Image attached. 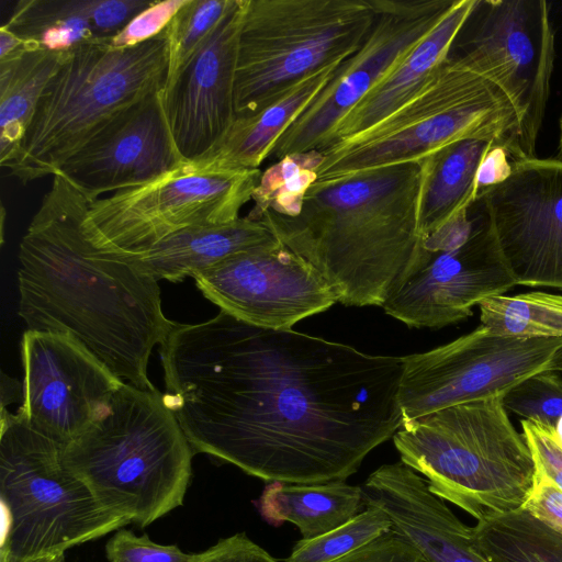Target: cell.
I'll list each match as a JSON object with an SVG mask.
<instances>
[{
	"mask_svg": "<svg viewBox=\"0 0 562 562\" xmlns=\"http://www.w3.org/2000/svg\"><path fill=\"white\" fill-rule=\"evenodd\" d=\"M167 406L194 452L268 483L346 481L404 423L403 357L223 311L160 346Z\"/></svg>",
	"mask_w": 562,
	"mask_h": 562,
	"instance_id": "6da1fadb",
	"label": "cell"
},
{
	"mask_svg": "<svg viewBox=\"0 0 562 562\" xmlns=\"http://www.w3.org/2000/svg\"><path fill=\"white\" fill-rule=\"evenodd\" d=\"M87 198L54 175L20 243L18 314L26 330L67 334L124 382L153 390L149 358L175 323L153 276L87 237Z\"/></svg>",
	"mask_w": 562,
	"mask_h": 562,
	"instance_id": "7a4b0ae2",
	"label": "cell"
},
{
	"mask_svg": "<svg viewBox=\"0 0 562 562\" xmlns=\"http://www.w3.org/2000/svg\"><path fill=\"white\" fill-rule=\"evenodd\" d=\"M423 166L407 161L315 182L299 215L258 221L314 266L347 306H382L422 240Z\"/></svg>",
	"mask_w": 562,
	"mask_h": 562,
	"instance_id": "3957f363",
	"label": "cell"
},
{
	"mask_svg": "<svg viewBox=\"0 0 562 562\" xmlns=\"http://www.w3.org/2000/svg\"><path fill=\"white\" fill-rule=\"evenodd\" d=\"M194 453L164 393L124 382L63 462L104 509L146 527L183 504Z\"/></svg>",
	"mask_w": 562,
	"mask_h": 562,
	"instance_id": "277c9868",
	"label": "cell"
},
{
	"mask_svg": "<svg viewBox=\"0 0 562 562\" xmlns=\"http://www.w3.org/2000/svg\"><path fill=\"white\" fill-rule=\"evenodd\" d=\"M503 396L406 420L392 437L401 461L476 521L520 509L532 487L535 461Z\"/></svg>",
	"mask_w": 562,
	"mask_h": 562,
	"instance_id": "5b68a950",
	"label": "cell"
},
{
	"mask_svg": "<svg viewBox=\"0 0 562 562\" xmlns=\"http://www.w3.org/2000/svg\"><path fill=\"white\" fill-rule=\"evenodd\" d=\"M484 139L505 147L513 161L525 160L520 123L504 92L449 56L405 102L367 131L323 153L317 182L374 168L420 162L462 139Z\"/></svg>",
	"mask_w": 562,
	"mask_h": 562,
	"instance_id": "8992f818",
	"label": "cell"
},
{
	"mask_svg": "<svg viewBox=\"0 0 562 562\" xmlns=\"http://www.w3.org/2000/svg\"><path fill=\"white\" fill-rule=\"evenodd\" d=\"M167 71L164 32L133 47L114 48L99 38L65 53L4 168L24 184L53 177L115 115L164 89Z\"/></svg>",
	"mask_w": 562,
	"mask_h": 562,
	"instance_id": "52a82bcc",
	"label": "cell"
},
{
	"mask_svg": "<svg viewBox=\"0 0 562 562\" xmlns=\"http://www.w3.org/2000/svg\"><path fill=\"white\" fill-rule=\"evenodd\" d=\"M0 417V562L65 553L132 524L104 509L64 465V446L19 413L2 408Z\"/></svg>",
	"mask_w": 562,
	"mask_h": 562,
	"instance_id": "ba28073f",
	"label": "cell"
},
{
	"mask_svg": "<svg viewBox=\"0 0 562 562\" xmlns=\"http://www.w3.org/2000/svg\"><path fill=\"white\" fill-rule=\"evenodd\" d=\"M370 0H246L234 108L252 115L310 75L341 64L373 23Z\"/></svg>",
	"mask_w": 562,
	"mask_h": 562,
	"instance_id": "9c48e42d",
	"label": "cell"
},
{
	"mask_svg": "<svg viewBox=\"0 0 562 562\" xmlns=\"http://www.w3.org/2000/svg\"><path fill=\"white\" fill-rule=\"evenodd\" d=\"M260 175V169L213 171L186 162L145 184L88 201L82 227L100 249H145L187 228L238 220Z\"/></svg>",
	"mask_w": 562,
	"mask_h": 562,
	"instance_id": "30bf717a",
	"label": "cell"
},
{
	"mask_svg": "<svg viewBox=\"0 0 562 562\" xmlns=\"http://www.w3.org/2000/svg\"><path fill=\"white\" fill-rule=\"evenodd\" d=\"M449 56L498 87L515 108L525 160L550 94L554 33L544 0H475Z\"/></svg>",
	"mask_w": 562,
	"mask_h": 562,
	"instance_id": "8fae6325",
	"label": "cell"
},
{
	"mask_svg": "<svg viewBox=\"0 0 562 562\" xmlns=\"http://www.w3.org/2000/svg\"><path fill=\"white\" fill-rule=\"evenodd\" d=\"M562 339L498 335L484 325L425 352L403 357L404 422L452 405L504 395L527 378L557 371Z\"/></svg>",
	"mask_w": 562,
	"mask_h": 562,
	"instance_id": "7c38bea8",
	"label": "cell"
},
{
	"mask_svg": "<svg viewBox=\"0 0 562 562\" xmlns=\"http://www.w3.org/2000/svg\"><path fill=\"white\" fill-rule=\"evenodd\" d=\"M516 285L485 213L471 236L422 237L381 307L409 327L438 329L467 319L474 306Z\"/></svg>",
	"mask_w": 562,
	"mask_h": 562,
	"instance_id": "4fadbf2b",
	"label": "cell"
},
{
	"mask_svg": "<svg viewBox=\"0 0 562 562\" xmlns=\"http://www.w3.org/2000/svg\"><path fill=\"white\" fill-rule=\"evenodd\" d=\"M457 0H370L374 16L361 46L292 122L268 158L319 150L338 122L446 15Z\"/></svg>",
	"mask_w": 562,
	"mask_h": 562,
	"instance_id": "5bb4252c",
	"label": "cell"
},
{
	"mask_svg": "<svg viewBox=\"0 0 562 562\" xmlns=\"http://www.w3.org/2000/svg\"><path fill=\"white\" fill-rule=\"evenodd\" d=\"M192 278L221 311L263 328L292 329L338 303L324 276L279 239L231 255Z\"/></svg>",
	"mask_w": 562,
	"mask_h": 562,
	"instance_id": "9a60e30c",
	"label": "cell"
},
{
	"mask_svg": "<svg viewBox=\"0 0 562 562\" xmlns=\"http://www.w3.org/2000/svg\"><path fill=\"white\" fill-rule=\"evenodd\" d=\"M507 180L483 206L517 285L562 291V161H512Z\"/></svg>",
	"mask_w": 562,
	"mask_h": 562,
	"instance_id": "2e32d148",
	"label": "cell"
},
{
	"mask_svg": "<svg viewBox=\"0 0 562 562\" xmlns=\"http://www.w3.org/2000/svg\"><path fill=\"white\" fill-rule=\"evenodd\" d=\"M22 405L37 431L66 446L94 419L124 381L67 334L25 330Z\"/></svg>",
	"mask_w": 562,
	"mask_h": 562,
	"instance_id": "e0dca14e",
	"label": "cell"
},
{
	"mask_svg": "<svg viewBox=\"0 0 562 562\" xmlns=\"http://www.w3.org/2000/svg\"><path fill=\"white\" fill-rule=\"evenodd\" d=\"M186 162L172 137L160 89L110 120L55 175L92 201L150 182Z\"/></svg>",
	"mask_w": 562,
	"mask_h": 562,
	"instance_id": "ac0fdd59",
	"label": "cell"
},
{
	"mask_svg": "<svg viewBox=\"0 0 562 562\" xmlns=\"http://www.w3.org/2000/svg\"><path fill=\"white\" fill-rule=\"evenodd\" d=\"M246 0H233L207 40L164 88V108L183 159L206 155L236 119L234 85Z\"/></svg>",
	"mask_w": 562,
	"mask_h": 562,
	"instance_id": "d6986e66",
	"label": "cell"
},
{
	"mask_svg": "<svg viewBox=\"0 0 562 562\" xmlns=\"http://www.w3.org/2000/svg\"><path fill=\"white\" fill-rule=\"evenodd\" d=\"M475 0H457L438 24L331 130L321 151L351 138L405 102L449 57Z\"/></svg>",
	"mask_w": 562,
	"mask_h": 562,
	"instance_id": "ffe728a7",
	"label": "cell"
},
{
	"mask_svg": "<svg viewBox=\"0 0 562 562\" xmlns=\"http://www.w3.org/2000/svg\"><path fill=\"white\" fill-rule=\"evenodd\" d=\"M278 238L260 221L248 216L221 225L180 231L145 249L112 251L157 281L180 282L224 258Z\"/></svg>",
	"mask_w": 562,
	"mask_h": 562,
	"instance_id": "44dd1931",
	"label": "cell"
},
{
	"mask_svg": "<svg viewBox=\"0 0 562 562\" xmlns=\"http://www.w3.org/2000/svg\"><path fill=\"white\" fill-rule=\"evenodd\" d=\"M341 64L327 66L302 79L259 112L236 117L215 146L190 164L213 171L259 169L274 143L330 81Z\"/></svg>",
	"mask_w": 562,
	"mask_h": 562,
	"instance_id": "7402d4cb",
	"label": "cell"
},
{
	"mask_svg": "<svg viewBox=\"0 0 562 562\" xmlns=\"http://www.w3.org/2000/svg\"><path fill=\"white\" fill-rule=\"evenodd\" d=\"M494 144L484 139L451 143L424 158L418 227L422 237L436 232L480 198L482 160Z\"/></svg>",
	"mask_w": 562,
	"mask_h": 562,
	"instance_id": "603a6c76",
	"label": "cell"
},
{
	"mask_svg": "<svg viewBox=\"0 0 562 562\" xmlns=\"http://www.w3.org/2000/svg\"><path fill=\"white\" fill-rule=\"evenodd\" d=\"M270 525L294 524L302 539L319 537L355 518L364 506L361 486L328 483H268L255 502Z\"/></svg>",
	"mask_w": 562,
	"mask_h": 562,
	"instance_id": "cb8c5ba5",
	"label": "cell"
},
{
	"mask_svg": "<svg viewBox=\"0 0 562 562\" xmlns=\"http://www.w3.org/2000/svg\"><path fill=\"white\" fill-rule=\"evenodd\" d=\"M54 53L26 44L0 59V164L5 167L16 154L42 93L63 61Z\"/></svg>",
	"mask_w": 562,
	"mask_h": 562,
	"instance_id": "d4e9b609",
	"label": "cell"
},
{
	"mask_svg": "<svg viewBox=\"0 0 562 562\" xmlns=\"http://www.w3.org/2000/svg\"><path fill=\"white\" fill-rule=\"evenodd\" d=\"M471 536L488 562H562V535L524 508L476 521Z\"/></svg>",
	"mask_w": 562,
	"mask_h": 562,
	"instance_id": "484cf974",
	"label": "cell"
},
{
	"mask_svg": "<svg viewBox=\"0 0 562 562\" xmlns=\"http://www.w3.org/2000/svg\"><path fill=\"white\" fill-rule=\"evenodd\" d=\"M2 26L54 53H68L98 40L86 15L85 0H20Z\"/></svg>",
	"mask_w": 562,
	"mask_h": 562,
	"instance_id": "4316f807",
	"label": "cell"
},
{
	"mask_svg": "<svg viewBox=\"0 0 562 562\" xmlns=\"http://www.w3.org/2000/svg\"><path fill=\"white\" fill-rule=\"evenodd\" d=\"M398 532L429 562H488L472 547L471 527L437 496L416 502L404 514Z\"/></svg>",
	"mask_w": 562,
	"mask_h": 562,
	"instance_id": "83f0119b",
	"label": "cell"
},
{
	"mask_svg": "<svg viewBox=\"0 0 562 562\" xmlns=\"http://www.w3.org/2000/svg\"><path fill=\"white\" fill-rule=\"evenodd\" d=\"M481 325L498 335L562 339V295L542 291L503 294L479 305Z\"/></svg>",
	"mask_w": 562,
	"mask_h": 562,
	"instance_id": "f1b7e54d",
	"label": "cell"
},
{
	"mask_svg": "<svg viewBox=\"0 0 562 562\" xmlns=\"http://www.w3.org/2000/svg\"><path fill=\"white\" fill-rule=\"evenodd\" d=\"M322 161L323 153L315 149L288 155L261 171L251 196L254 207L246 216L258 221L266 211L286 217L299 215Z\"/></svg>",
	"mask_w": 562,
	"mask_h": 562,
	"instance_id": "f546056e",
	"label": "cell"
},
{
	"mask_svg": "<svg viewBox=\"0 0 562 562\" xmlns=\"http://www.w3.org/2000/svg\"><path fill=\"white\" fill-rule=\"evenodd\" d=\"M232 2L233 0H186L164 31L168 52L165 88L207 40Z\"/></svg>",
	"mask_w": 562,
	"mask_h": 562,
	"instance_id": "4dcf8cb0",
	"label": "cell"
},
{
	"mask_svg": "<svg viewBox=\"0 0 562 562\" xmlns=\"http://www.w3.org/2000/svg\"><path fill=\"white\" fill-rule=\"evenodd\" d=\"M391 529L386 514L366 506L340 527L310 540H300L284 562H335Z\"/></svg>",
	"mask_w": 562,
	"mask_h": 562,
	"instance_id": "1f68e13d",
	"label": "cell"
},
{
	"mask_svg": "<svg viewBox=\"0 0 562 562\" xmlns=\"http://www.w3.org/2000/svg\"><path fill=\"white\" fill-rule=\"evenodd\" d=\"M503 404L522 419L554 428L562 416V378L557 371L533 374L505 393Z\"/></svg>",
	"mask_w": 562,
	"mask_h": 562,
	"instance_id": "d6a6232c",
	"label": "cell"
},
{
	"mask_svg": "<svg viewBox=\"0 0 562 562\" xmlns=\"http://www.w3.org/2000/svg\"><path fill=\"white\" fill-rule=\"evenodd\" d=\"M105 555L110 562H186L190 557L176 544H158L125 528L108 540Z\"/></svg>",
	"mask_w": 562,
	"mask_h": 562,
	"instance_id": "836d02e7",
	"label": "cell"
},
{
	"mask_svg": "<svg viewBox=\"0 0 562 562\" xmlns=\"http://www.w3.org/2000/svg\"><path fill=\"white\" fill-rule=\"evenodd\" d=\"M184 2L186 0L153 1L116 35L103 40L114 48H127L147 42L166 30Z\"/></svg>",
	"mask_w": 562,
	"mask_h": 562,
	"instance_id": "e575fe53",
	"label": "cell"
},
{
	"mask_svg": "<svg viewBox=\"0 0 562 562\" xmlns=\"http://www.w3.org/2000/svg\"><path fill=\"white\" fill-rule=\"evenodd\" d=\"M151 2L149 0H85V11L95 37L109 38L116 35Z\"/></svg>",
	"mask_w": 562,
	"mask_h": 562,
	"instance_id": "d590c367",
	"label": "cell"
},
{
	"mask_svg": "<svg viewBox=\"0 0 562 562\" xmlns=\"http://www.w3.org/2000/svg\"><path fill=\"white\" fill-rule=\"evenodd\" d=\"M520 425L535 464L562 490V447L554 428L529 419H521Z\"/></svg>",
	"mask_w": 562,
	"mask_h": 562,
	"instance_id": "8d00e7d4",
	"label": "cell"
},
{
	"mask_svg": "<svg viewBox=\"0 0 562 562\" xmlns=\"http://www.w3.org/2000/svg\"><path fill=\"white\" fill-rule=\"evenodd\" d=\"M335 562H429L412 543L393 530L379 536Z\"/></svg>",
	"mask_w": 562,
	"mask_h": 562,
	"instance_id": "74e56055",
	"label": "cell"
},
{
	"mask_svg": "<svg viewBox=\"0 0 562 562\" xmlns=\"http://www.w3.org/2000/svg\"><path fill=\"white\" fill-rule=\"evenodd\" d=\"M521 508L562 535V490L536 464L532 487Z\"/></svg>",
	"mask_w": 562,
	"mask_h": 562,
	"instance_id": "f35d334b",
	"label": "cell"
},
{
	"mask_svg": "<svg viewBox=\"0 0 562 562\" xmlns=\"http://www.w3.org/2000/svg\"><path fill=\"white\" fill-rule=\"evenodd\" d=\"M186 562H278L244 532L218 540L209 549L190 554Z\"/></svg>",
	"mask_w": 562,
	"mask_h": 562,
	"instance_id": "ab89813d",
	"label": "cell"
},
{
	"mask_svg": "<svg viewBox=\"0 0 562 562\" xmlns=\"http://www.w3.org/2000/svg\"><path fill=\"white\" fill-rule=\"evenodd\" d=\"M512 161V157L505 147L494 144L490 148L479 171L477 184L481 196L486 190L509 178L513 171Z\"/></svg>",
	"mask_w": 562,
	"mask_h": 562,
	"instance_id": "60d3db41",
	"label": "cell"
},
{
	"mask_svg": "<svg viewBox=\"0 0 562 562\" xmlns=\"http://www.w3.org/2000/svg\"><path fill=\"white\" fill-rule=\"evenodd\" d=\"M26 44V41L21 40L15 34L1 25L0 27V59L12 55Z\"/></svg>",
	"mask_w": 562,
	"mask_h": 562,
	"instance_id": "b9f144b4",
	"label": "cell"
},
{
	"mask_svg": "<svg viewBox=\"0 0 562 562\" xmlns=\"http://www.w3.org/2000/svg\"><path fill=\"white\" fill-rule=\"evenodd\" d=\"M2 381L8 389L1 385V408H5L7 404L18 401L16 394L19 393V384L15 380L7 376L4 373L1 374Z\"/></svg>",
	"mask_w": 562,
	"mask_h": 562,
	"instance_id": "7bdbcfd3",
	"label": "cell"
},
{
	"mask_svg": "<svg viewBox=\"0 0 562 562\" xmlns=\"http://www.w3.org/2000/svg\"><path fill=\"white\" fill-rule=\"evenodd\" d=\"M65 555L64 553H56V554H45L32 558L30 560H26L25 562H64Z\"/></svg>",
	"mask_w": 562,
	"mask_h": 562,
	"instance_id": "ee69618b",
	"label": "cell"
},
{
	"mask_svg": "<svg viewBox=\"0 0 562 562\" xmlns=\"http://www.w3.org/2000/svg\"><path fill=\"white\" fill-rule=\"evenodd\" d=\"M554 434L559 445L562 447V416L558 419L554 426Z\"/></svg>",
	"mask_w": 562,
	"mask_h": 562,
	"instance_id": "f6af8a7d",
	"label": "cell"
},
{
	"mask_svg": "<svg viewBox=\"0 0 562 562\" xmlns=\"http://www.w3.org/2000/svg\"><path fill=\"white\" fill-rule=\"evenodd\" d=\"M557 159L562 161V116L560 119V138H559Z\"/></svg>",
	"mask_w": 562,
	"mask_h": 562,
	"instance_id": "bcb514c9",
	"label": "cell"
},
{
	"mask_svg": "<svg viewBox=\"0 0 562 562\" xmlns=\"http://www.w3.org/2000/svg\"><path fill=\"white\" fill-rule=\"evenodd\" d=\"M557 372H560L562 374V361L560 362L558 369H557Z\"/></svg>",
	"mask_w": 562,
	"mask_h": 562,
	"instance_id": "7dc6e473",
	"label": "cell"
}]
</instances>
